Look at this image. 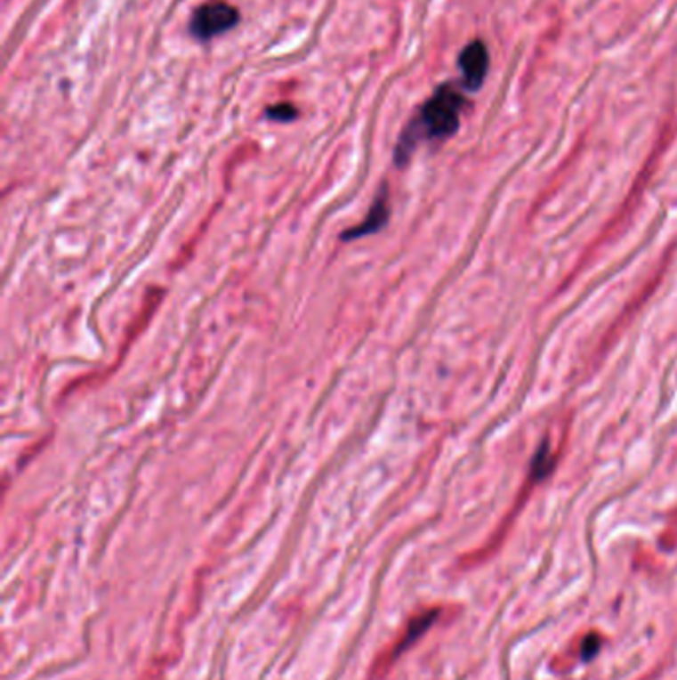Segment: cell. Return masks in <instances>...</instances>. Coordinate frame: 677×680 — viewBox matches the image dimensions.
<instances>
[{"label": "cell", "mask_w": 677, "mask_h": 680, "mask_svg": "<svg viewBox=\"0 0 677 680\" xmlns=\"http://www.w3.org/2000/svg\"><path fill=\"white\" fill-rule=\"evenodd\" d=\"M467 108V98L453 82H443L423 101L419 112L411 117L401 132L393 151L398 167L407 166L419 143L445 142L455 135L461 125V114Z\"/></svg>", "instance_id": "6da1fadb"}, {"label": "cell", "mask_w": 677, "mask_h": 680, "mask_svg": "<svg viewBox=\"0 0 677 680\" xmlns=\"http://www.w3.org/2000/svg\"><path fill=\"white\" fill-rule=\"evenodd\" d=\"M238 20H241V14L235 6L227 3H207L193 12L189 32L195 40L207 42L233 30Z\"/></svg>", "instance_id": "7a4b0ae2"}, {"label": "cell", "mask_w": 677, "mask_h": 680, "mask_svg": "<svg viewBox=\"0 0 677 680\" xmlns=\"http://www.w3.org/2000/svg\"><path fill=\"white\" fill-rule=\"evenodd\" d=\"M488 48L483 40H473L461 50L457 58L463 88L467 92H479L483 88L488 74Z\"/></svg>", "instance_id": "3957f363"}, {"label": "cell", "mask_w": 677, "mask_h": 680, "mask_svg": "<svg viewBox=\"0 0 677 680\" xmlns=\"http://www.w3.org/2000/svg\"><path fill=\"white\" fill-rule=\"evenodd\" d=\"M390 214H391V207H390V191H388V185H382L378 195H375V199L372 203L370 207V214H367V217L362 221V223L348 229V231H344V235H342V239L344 241H354V239H362V237H367V235H374L382 231V229L388 225L390 221Z\"/></svg>", "instance_id": "277c9868"}, {"label": "cell", "mask_w": 677, "mask_h": 680, "mask_svg": "<svg viewBox=\"0 0 677 680\" xmlns=\"http://www.w3.org/2000/svg\"><path fill=\"white\" fill-rule=\"evenodd\" d=\"M267 117L272 122L288 124V122L296 120L298 109L293 104H286V101H282V104H274V106L267 108Z\"/></svg>", "instance_id": "5b68a950"}, {"label": "cell", "mask_w": 677, "mask_h": 680, "mask_svg": "<svg viewBox=\"0 0 677 680\" xmlns=\"http://www.w3.org/2000/svg\"><path fill=\"white\" fill-rule=\"evenodd\" d=\"M548 457H551V448L544 444V446H541V449H538L535 460H533V472H538L536 474L538 478H544V475L551 472L552 462L548 460Z\"/></svg>", "instance_id": "8992f818"}, {"label": "cell", "mask_w": 677, "mask_h": 680, "mask_svg": "<svg viewBox=\"0 0 677 680\" xmlns=\"http://www.w3.org/2000/svg\"><path fill=\"white\" fill-rule=\"evenodd\" d=\"M596 649H598V641L594 639V636H590V639L586 641V649H584V651H588L586 652V659L592 657V654L596 652Z\"/></svg>", "instance_id": "52a82bcc"}]
</instances>
